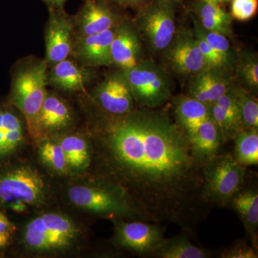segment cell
<instances>
[{
  "instance_id": "27",
  "label": "cell",
  "mask_w": 258,
  "mask_h": 258,
  "mask_svg": "<svg viewBox=\"0 0 258 258\" xmlns=\"http://www.w3.org/2000/svg\"><path fill=\"white\" fill-rule=\"evenodd\" d=\"M163 258H205L209 254L205 249L194 245L186 237L164 239L154 254Z\"/></svg>"
},
{
  "instance_id": "6",
  "label": "cell",
  "mask_w": 258,
  "mask_h": 258,
  "mask_svg": "<svg viewBox=\"0 0 258 258\" xmlns=\"http://www.w3.org/2000/svg\"><path fill=\"white\" fill-rule=\"evenodd\" d=\"M123 72L134 101L141 106L152 109L170 99L172 93L170 78L165 70L154 61L143 60Z\"/></svg>"
},
{
  "instance_id": "25",
  "label": "cell",
  "mask_w": 258,
  "mask_h": 258,
  "mask_svg": "<svg viewBox=\"0 0 258 258\" xmlns=\"http://www.w3.org/2000/svg\"><path fill=\"white\" fill-rule=\"evenodd\" d=\"M235 82L252 93L258 89V57L257 54L243 51L237 54L233 69Z\"/></svg>"
},
{
  "instance_id": "5",
  "label": "cell",
  "mask_w": 258,
  "mask_h": 258,
  "mask_svg": "<svg viewBox=\"0 0 258 258\" xmlns=\"http://www.w3.org/2000/svg\"><path fill=\"white\" fill-rule=\"evenodd\" d=\"M176 4L169 0H152L137 10L133 20L141 38L155 52H164L175 37Z\"/></svg>"
},
{
  "instance_id": "32",
  "label": "cell",
  "mask_w": 258,
  "mask_h": 258,
  "mask_svg": "<svg viewBox=\"0 0 258 258\" xmlns=\"http://www.w3.org/2000/svg\"><path fill=\"white\" fill-rule=\"evenodd\" d=\"M223 257L228 258H255L257 257L253 249L245 244H238L233 248L226 252Z\"/></svg>"
},
{
  "instance_id": "34",
  "label": "cell",
  "mask_w": 258,
  "mask_h": 258,
  "mask_svg": "<svg viewBox=\"0 0 258 258\" xmlns=\"http://www.w3.org/2000/svg\"><path fill=\"white\" fill-rule=\"evenodd\" d=\"M16 230V227L4 214L0 212V232H9L13 234Z\"/></svg>"
},
{
  "instance_id": "3",
  "label": "cell",
  "mask_w": 258,
  "mask_h": 258,
  "mask_svg": "<svg viewBox=\"0 0 258 258\" xmlns=\"http://www.w3.org/2000/svg\"><path fill=\"white\" fill-rule=\"evenodd\" d=\"M79 230L70 217L47 212L32 219L25 226L24 244L34 252H47L69 248L79 235Z\"/></svg>"
},
{
  "instance_id": "7",
  "label": "cell",
  "mask_w": 258,
  "mask_h": 258,
  "mask_svg": "<svg viewBox=\"0 0 258 258\" xmlns=\"http://www.w3.org/2000/svg\"><path fill=\"white\" fill-rule=\"evenodd\" d=\"M230 154L214 156L205 161L203 198L208 204L230 203L244 182L245 169Z\"/></svg>"
},
{
  "instance_id": "13",
  "label": "cell",
  "mask_w": 258,
  "mask_h": 258,
  "mask_svg": "<svg viewBox=\"0 0 258 258\" xmlns=\"http://www.w3.org/2000/svg\"><path fill=\"white\" fill-rule=\"evenodd\" d=\"M164 240V231L157 225L142 222H115V242L134 252L153 254Z\"/></svg>"
},
{
  "instance_id": "28",
  "label": "cell",
  "mask_w": 258,
  "mask_h": 258,
  "mask_svg": "<svg viewBox=\"0 0 258 258\" xmlns=\"http://www.w3.org/2000/svg\"><path fill=\"white\" fill-rule=\"evenodd\" d=\"M242 128H258V101L255 96L240 85L234 86Z\"/></svg>"
},
{
  "instance_id": "14",
  "label": "cell",
  "mask_w": 258,
  "mask_h": 258,
  "mask_svg": "<svg viewBox=\"0 0 258 258\" xmlns=\"http://www.w3.org/2000/svg\"><path fill=\"white\" fill-rule=\"evenodd\" d=\"M112 64L118 70L132 69L143 60L141 37L126 17L115 28L111 45Z\"/></svg>"
},
{
  "instance_id": "33",
  "label": "cell",
  "mask_w": 258,
  "mask_h": 258,
  "mask_svg": "<svg viewBox=\"0 0 258 258\" xmlns=\"http://www.w3.org/2000/svg\"><path fill=\"white\" fill-rule=\"evenodd\" d=\"M120 9H134L138 10L152 0H109Z\"/></svg>"
},
{
  "instance_id": "11",
  "label": "cell",
  "mask_w": 258,
  "mask_h": 258,
  "mask_svg": "<svg viewBox=\"0 0 258 258\" xmlns=\"http://www.w3.org/2000/svg\"><path fill=\"white\" fill-rule=\"evenodd\" d=\"M166 64L177 74L192 76L209 68L193 32L179 30L163 52Z\"/></svg>"
},
{
  "instance_id": "15",
  "label": "cell",
  "mask_w": 258,
  "mask_h": 258,
  "mask_svg": "<svg viewBox=\"0 0 258 258\" xmlns=\"http://www.w3.org/2000/svg\"><path fill=\"white\" fill-rule=\"evenodd\" d=\"M47 83L62 92H83L96 78L94 69L80 64L70 56L47 70Z\"/></svg>"
},
{
  "instance_id": "35",
  "label": "cell",
  "mask_w": 258,
  "mask_h": 258,
  "mask_svg": "<svg viewBox=\"0 0 258 258\" xmlns=\"http://www.w3.org/2000/svg\"><path fill=\"white\" fill-rule=\"evenodd\" d=\"M46 5L47 9H64L66 3L69 0H41Z\"/></svg>"
},
{
  "instance_id": "8",
  "label": "cell",
  "mask_w": 258,
  "mask_h": 258,
  "mask_svg": "<svg viewBox=\"0 0 258 258\" xmlns=\"http://www.w3.org/2000/svg\"><path fill=\"white\" fill-rule=\"evenodd\" d=\"M77 208L106 216H135L143 219L121 190L114 185H75L68 191Z\"/></svg>"
},
{
  "instance_id": "9",
  "label": "cell",
  "mask_w": 258,
  "mask_h": 258,
  "mask_svg": "<svg viewBox=\"0 0 258 258\" xmlns=\"http://www.w3.org/2000/svg\"><path fill=\"white\" fill-rule=\"evenodd\" d=\"M45 28V57L47 66L71 55L75 40L74 16L64 9L48 10Z\"/></svg>"
},
{
  "instance_id": "1",
  "label": "cell",
  "mask_w": 258,
  "mask_h": 258,
  "mask_svg": "<svg viewBox=\"0 0 258 258\" xmlns=\"http://www.w3.org/2000/svg\"><path fill=\"white\" fill-rule=\"evenodd\" d=\"M96 131L108 171L144 220L171 222L192 234L206 215L205 161L186 132L152 108L101 111Z\"/></svg>"
},
{
  "instance_id": "36",
  "label": "cell",
  "mask_w": 258,
  "mask_h": 258,
  "mask_svg": "<svg viewBox=\"0 0 258 258\" xmlns=\"http://www.w3.org/2000/svg\"><path fill=\"white\" fill-rule=\"evenodd\" d=\"M11 235L9 232H0V249L4 248L9 244Z\"/></svg>"
},
{
  "instance_id": "10",
  "label": "cell",
  "mask_w": 258,
  "mask_h": 258,
  "mask_svg": "<svg viewBox=\"0 0 258 258\" xmlns=\"http://www.w3.org/2000/svg\"><path fill=\"white\" fill-rule=\"evenodd\" d=\"M74 16L75 38L115 28L125 18L109 0H83Z\"/></svg>"
},
{
  "instance_id": "30",
  "label": "cell",
  "mask_w": 258,
  "mask_h": 258,
  "mask_svg": "<svg viewBox=\"0 0 258 258\" xmlns=\"http://www.w3.org/2000/svg\"><path fill=\"white\" fill-rule=\"evenodd\" d=\"M39 155L44 164L59 174H66L69 170L67 161L58 142L44 139L40 141Z\"/></svg>"
},
{
  "instance_id": "24",
  "label": "cell",
  "mask_w": 258,
  "mask_h": 258,
  "mask_svg": "<svg viewBox=\"0 0 258 258\" xmlns=\"http://www.w3.org/2000/svg\"><path fill=\"white\" fill-rule=\"evenodd\" d=\"M64 154L69 169H84L91 161L87 141L76 134L64 136L58 142Z\"/></svg>"
},
{
  "instance_id": "29",
  "label": "cell",
  "mask_w": 258,
  "mask_h": 258,
  "mask_svg": "<svg viewBox=\"0 0 258 258\" xmlns=\"http://www.w3.org/2000/svg\"><path fill=\"white\" fill-rule=\"evenodd\" d=\"M191 20L194 24V33L203 37L209 45L218 52L234 69L237 54L235 53L233 49L231 47L228 38L222 34L205 30L193 16H191Z\"/></svg>"
},
{
  "instance_id": "2",
  "label": "cell",
  "mask_w": 258,
  "mask_h": 258,
  "mask_svg": "<svg viewBox=\"0 0 258 258\" xmlns=\"http://www.w3.org/2000/svg\"><path fill=\"white\" fill-rule=\"evenodd\" d=\"M47 66L45 59L28 56L17 61L11 70L9 103L23 115L33 140L43 139L40 112L47 93Z\"/></svg>"
},
{
  "instance_id": "16",
  "label": "cell",
  "mask_w": 258,
  "mask_h": 258,
  "mask_svg": "<svg viewBox=\"0 0 258 258\" xmlns=\"http://www.w3.org/2000/svg\"><path fill=\"white\" fill-rule=\"evenodd\" d=\"M115 28L75 38L71 57L80 64L97 69L112 66L111 45Z\"/></svg>"
},
{
  "instance_id": "37",
  "label": "cell",
  "mask_w": 258,
  "mask_h": 258,
  "mask_svg": "<svg viewBox=\"0 0 258 258\" xmlns=\"http://www.w3.org/2000/svg\"><path fill=\"white\" fill-rule=\"evenodd\" d=\"M198 1L221 5V0H198Z\"/></svg>"
},
{
  "instance_id": "4",
  "label": "cell",
  "mask_w": 258,
  "mask_h": 258,
  "mask_svg": "<svg viewBox=\"0 0 258 258\" xmlns=\"http://www.w3.org/2000/svg\"><path fill=\"white\" fill-rule=\"evenodd\" d=\"M47 189L41 174L30 166L0 168V207L9 209L15 203L38 206L46 201Z\"/></svg>"
},
{
  "instance_id": "18",
  "label": "cell",
  "mask_w": 258,
  "mask_h": 258,
  "mask_svg": "<svg viewBox=\"0 0 258 258\" xmlns=\"http://www.w3.org/2000/svg\"><path fill=\"white\" fill-rule=\"evenodd\" d=\"M26 131L21 113L9 102L0 103V159L18 150L23 145Z\"/></svg>"
},
{
  "instance_id": "17",
  "label": "cell",
  "mask_w": 258,
  "mask_h": 258,
  "mask_svg": "<svg viewBox=\"0 0 258 258\" xmlns=\"http://www.w3.org/2000/svg\"><path fill=\"white\" fill-rule=\"evenodd\" d=\"M235 83L233 71L208 68L192 76L188 95L210 106Z\"/></svg>"
},
{
  "instance_id": "31",
  "label": "cell",
  "mask_w": 258,
  "mask_h": 258,
  "mask_svg": "<svg viewBox=\"0 0 258 258\" xmlns=\"http://www.w3.org/2000/svg\"><path fill=\"white\" fill-rule=\"evenodd\" d=\"M230 15L233 20L247 22L257 15L258 0H232Z\"/></svg>"
},
{
  "instance_id": "19",
  "label": "cell",
  "mask_w": 258,
  "mask_h": 258,
  "mask_svg": "<svg viewBox=\"0 0 258 258\" xmlns=\"http://www.w3.org/2000/svg\"><path fill=\"white\" fill-rule=\"evenodd\" d=\"M73 123L74 113L69 103L57 93L47 91L40 116L43 139L64 132Z\"/></svg>"
},
{
  "instance_id": "12",
  "label": "cell",
  "mask_w": 258,
  "mask_h": 258,
  "mask_svg": "<svg viewBox=\"0 0 258 258\" xmlns=\"http://www.w3.org/2000/svg\"><path fill=\"white\" fill-rule=\"evenodd\" d=\"M93 97L101 111L108 114H125L134 109V99L123 71L106 76L93 91Z\"/></svg>"
},
{
  "instance_id": "38",
  "label": "cell",
  "mask_w": 258,
  "mask_h": 258,
  "mask_svg": "<svg viewBox=\"0 0 258 258\" xmlns=\"http://www.w3.org/2000/svg\"><path fill=\"white\" fill-rule=\"evenodd\" d=\"M232 0H221V5L228 4L230 3Z\"/></svg>"
},
{
  "instance_id": "21",
  "label": "cell",
  "mask_w": 258,
  "mask_h": 258,
  "mask_svg": "<svg viewBox=\"0 0 258 258\" xmlns=\"http://www.w3.org/2000/svg\"><path fill=\"white\" fill-rule=\"evenodd\" d=\"M174 107L176 122L187 135L204 121L212 118L210 106L189 95L178 97Z\"/></svg>"
},
{
  "instance_id": "23",
  "label": "cell",
  "mask_w": 258,
  "mask_h": 258,
  "mask_svg": "<svg viewBox=\"0 0 258 258\" xmlns=\"http://www.w3.org/2000/svg\"><path fill=\"white\" fill-rule=\"evenodd\" d=\"M230 203L243 222L247 233L257 238L258 228V194L257 190L247 189L236 194Z\"/></svg>"
},
{
  "instance_id": "22",
  "label": "cell",
  "mask_w": 258,
  "mask_h": 258,
  "mask_svg": "<svg viewBox=\"0 0 258 258\" xmlns=\"http://www.w3.org/2000/svg\"><path fill=\"white\" fill-rule=\"evenodd\" d=\"M188 137L194 150L200 159L206 161L217 155L222 137L218 126L212 118L202 123Z\"/></svg>"
},
{
  "instance_id": "20",
  "label": "cell",
  "mask_w": 258,
  "mask_h": 258,
  "mask_svg": "<svg viewBox=\"0 0 258 258\" xmlns=\"http://www.w3.org/2000/svg\"><path fill=\"white\" fill-rule=\"evenodd\" d=\"M191 8L192 16L205 30L231 38L233 36V19L222 8V5L195 0Z\"/></svg>"
},
{
  "instance_id": "26",
  "label": "cell",
  "mask_w": 258,
  "mask_h": 258,
  "mask_svg": "<svg viewBox=\"0 0 258 258\" xmlns=\"http://www.w3.org/2000/svg\"><path fill=\"white\" fill-rule=\"evenodd\" d=\"M234 137L236 160L243 166L257 165V129L241 128Z\"/></svg>"
},
{
  "instance_id": "39",
  "label": "cell",
  "mask_w": 258,
  "mask_h": 258,
  "mask_svg": "<svg viewBox=\"0 0 258 258\" xmlns=\"http://www.w3.org/2000/svg\"><path fill=\"white\" fill-rule=\"evenodd\" d=\"M169 1L172 2V3H175V4H177V3H181L182 0H169Z\"/></svg>"
}]
</instances>
